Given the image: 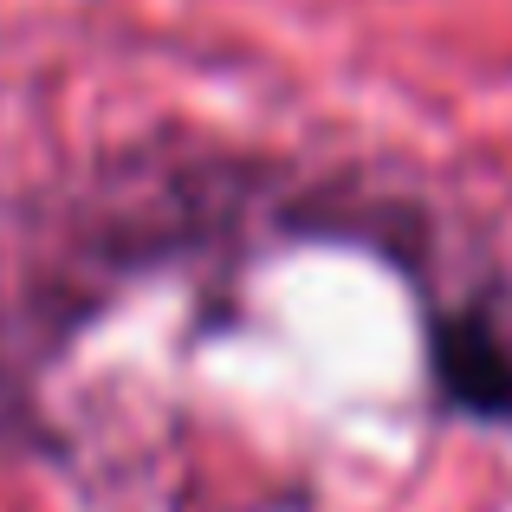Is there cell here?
Returning <instances> with one entry per match:
<instances>
[{"mask_svg":"<svg viewBox=\"0 0 512 512\" xmlns=\"http://www.w3.org/2000/svg\"><path fill=\"white\" fill-rule=\"evenodd\" d=\"M428 357H435V383L454 409L487 415V422L512 415V350L487 318H474V312L435 318Z\"/></svg>","mask_w":512,"mask_h":512,"instance_id":"6da1fadb","label":"cell"}]
</instances>
